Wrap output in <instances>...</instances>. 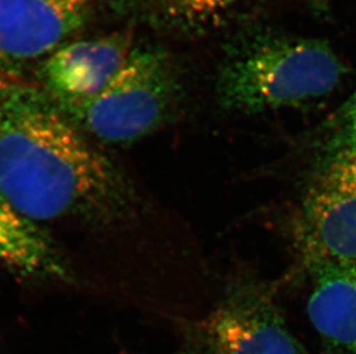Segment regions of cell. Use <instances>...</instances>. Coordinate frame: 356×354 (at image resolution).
<instances>
[{
  "mask_svg": "<svg viewBox=\"0 0 356 354\" xmlns=\"http://www.w3.org/2000/svg\"><path fill=\"white\" fill-rule=\"evenodd\" d=\"M0 196L34 224H115L136 206L134 189L115 162L27 82L14 87L0 110Z\"/></svg>",
  "mask_w": 356,
  "mask_h": 354,
  "instance_id": "1",
  "label": "cell"
},
{
  "mask_svg": "<svg viewBox=\"0 0 356 354\" xmlns=\"http://www.w3.org/2000/svg\"><path fill=\"white\" fill-rule=\"evenodd\" d=\"M345 73L343 61L323 40L256 37L229 51L217 97L226 110L242 113L299 106L332 94Z\"/></svg>",
  "mask_w": 356,
  "mask_h": 354,
  "instance_id": "2",
  "label": "cell"
},
{
  "mask_svg": "<svg viewBox=\"0 0 356 354\" xmlns=\"http://www.w3.org/2000/svg\"><path fill=\"white\" fill-rule=\"evenodd\" d=\"M175 98V73L164 51L136 47L99 94L59 110L83 134L102 143L128 145L159 129Z\"/></svg>",
  "mask_w": 356,
  "mask_h": 354,
  "instance_id": "3",
  "label": "cell"
},
{
  "mask_svg": "<svg viewBox=\"0 0 356 354\" xmlns=\"http://www.w3.org/2000/svg\"><path fill=\"white\" fill-rule=\"evenodd\" d=\"M197 354H306L266 289L245 282L202 321Z\"/></svg>",
  "mask_w": 356,
  "mask_h": 354,
  "instance_id": "4",
  "label": "cell"
},
{
  "mask_svg": "<svg viewBox=\"0 0 356 354\" xmlns=\"http://www.w3.org/2000/svg\"><path fill=\"white\" fill-rule=\"evenodd\" d=\"M336 152L303 201L301 231L310 261H356V151Z\"/></svg>",
  "mask_w": 356,
  "mask_h": 354,
  "instance_id": "5",
  "label": "cell"
},
{
  "mask_svg": "<svg viewBox=\"0 0 356 354\" xmlns=\"http://www.w3.org/2000/svg\"><path fill=\"white\" fill-rule=\"evenodd\" d=\"M95 0H0V73L22 81L84 24Z\"/></svg>",
  "mask_w": 356,
  "mask_h": 354,
  "instance_id": "6",
  "label": "cell"
},
{
  "mask_svg": "<svg viewBox=\"0 0 356 354\" xmlns=\"http://www.w3.org/2000/svg\"><path fill=\"white\" fill-rule=\"evenodd\" d=\"M131 51V35L118 33L64 44L38 69L44 92L60 110L88 101L111 82Z\"/></svg>",
  "mask_w": 356,
  "mask_h": 354,
  "instance_id": "7",
  "label": "cell"
},
{
  "mask_svg": "<svg viewBox=\"0 0 356 354\" xmlns=\"http://www.w3.org/2000/svg\"><path fill=\"white\" fill-rule=\"evenodd\" d=\"M313 271V327L333 351L356 354V261H316Z\"/></svg>",
  "mask_w": 356,
  "mask_h": 354,
  "instance_id": "8",
  "label": "cell"
},
{
  "mask_svg": "<svg viewBox=\"0 0 356 354\" xmlns=\"http://www.w3.org/2000/svg\"><path fill=\"white\" fill-rule=\"evenodd\" d=\"M0 264L36 280L70 278V271L54 243L38 224L17 213L0 196Z\"/></svg>",
  "mask_w": 356,
  "mask_h": 354,
  "instance_id": "9",
  "label": "cell"
},
{
  "mask_svg": "<svg viewBox=\"0 0 356 354\" xmlns=\"http://www.w3.org/2000/svg\"><path fill=\"white\" fill-rule=\"evenodd\" d=\"M242 0H142L159 24L182 33L217 27Z\"/></svg>",
  "mask_w": 356,
  "mask_h": 354,
  "instance_id": "10",
  "label": "cell"
},
{
  "mask_svg": "<svg viewBox=\"0 0 356 354\" xmlns=\"http://www.w3.org/2000/svg\"><path fill=\"white\" fill-rule=\"evenodd\" d=\"M333 144L334 150L356 151V91L337 117Z\"/></svg>",
  "mask_w": 356,
  "mask_h": 354,
  "instance_id": "11",
  "label": "cell"
},
{
  "mask_svg": "<svg viewBox=\"0 0 356 354\" xmlns=\"http://www.w3.org/2000/svg\"><path fill=\"white\" fill-rule=\"evenodd\" d=\"M21 83H24V81L15 80V78L0 73V110L3 108L7 98L10 97V92L14 90V87Z\"/></svg>",
  "mask_w": 356,
  "mask_h": 354,
  "instance_id": "12",
  "label": "cell"
}]
</instances>
